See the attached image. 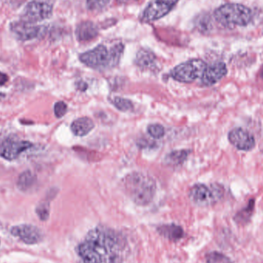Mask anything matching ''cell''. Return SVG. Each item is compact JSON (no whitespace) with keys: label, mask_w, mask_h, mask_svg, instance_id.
<instances>
[{"label":"cell","mask_w":263,"mask_h":263,"mask_svg":"<svg viewBox=\"0 0 263 263\" xmlns=\"http://www.w3.org/2000/svg\"><path fill=\"white\" fill-rule=\"evenodd\" d=\"M127 253L123 235L106 227L90 230L77 247L83 263H122Z\"/></svg>","instance_id":"1"},{"label":"cell","mask_w":263,"mask_h":263,"mask_svg":"<svg viewBox=\"0 0 263 263\" xmlns=\"http://www.w3.org/2000/svg\"><path fill=\"white\" fill-rule=\"evenodd\" d=\"M124 52V45L118 43L108 49L104 45H99L91 50L80 55L83 64L94 69H111L120 63Z\"/></svg>","instance_id":"2"},{"label":"cell","mask_w":263,"mask_h":263,"mask_svg":"<svg viewBox=\"0 0 263 263\" xmlns=\"http://www.w3.org/2000/svg\"><path fill=\"white\" fill-rule=\"evenodd\" d=\"M126 193L138 205H147L153 201L156 194V182L151 176L145 173L135 172L125 178Z\"/></svg>","instance_id":"3"},{"label":"cell","mask_w":263,"mask_h":263,"mask_svg":"<svg viewBox=\"0 0 263 263\" xmlns=\"http://www.w3.org/2000/svg\"><path fill=\"white\" fill-rule=\"evenodd\" d=\"M215 18L222 26H245L252 20V12L248 7L241 4L230 3L220 6L215 11Z\"/></svg>","instance_id":"4"},{"label":"cell","mask_w":263,"mask_h":263,"mask_svg":"<svg viewBox=\"0 0 263 263\" xmlns=\"http://www.w3.org/2000/svg\"><path fill=\"white\" fill-rule=\"evenodd\" d=\"M206 67L207 64L203 60L194 59L173 68L170 76L173 80L180 83H193L195 80L202 78Z\"/></svg>","instance_id":"5"},{"label":"cell","mask_w":263,"mask_h":263,"mask_svg":"<svg viewBox=\"0 0 263 263\" xmlns=\"http://www.w3.org/2000/svg\"><path fill=\"white\" fill-rule=\"evenodd\" d=\"M222 196V188L217 185L210 186L205 184L198 183L193 185L190 191V200L198 206L205 207L213 205Z\"/></svg>","instance_id":"6"},{"label":"cell","mask_w":263,"mask_h":263,"mask_svg":"<svg viewBox=\"0 0 263 263\" xmlns=\"http://www.w3.org/2000/svg\"><path fill=\"white\" fill-rule=\"evenodd\" d=\"M34 146L29 141L21 140L13 136H7L0 140V157L8 161L18 159L20 155Z\"/></svg>","instance_id":"7"},{"label":"cell","mask_w":263,"mask_h":263,"mask_svg":"<svg viewBox=\"0 0 263 263\" xmlns=\"http://www.w3.org/2000/svg\"><path fill=\"white\" fill-rule=\"evenodd\" d=\"M52 11L53 8L49 3L33 0L29 2L23 9L21 20L34 24L50 18L52 15Z\"/></svg>","instance_id":"8"},{"label":"cell","mask_w":263,"mask_h":263,"mask_svg":"<svg viewBox=\"0 0 263 263\" xmlns=\"http://www.w3.org/2000/svg\"><path fill=\"white\" fill-rule=\"evenodd\" d=\"M9 28L14 36L23 42L36 39L44 31L43 26H35L33 23H27L23 20L12 22Z\"/></svg>","instance_id":"9"},{"label":"cell","mask_w":263,"mask_h":263,"mask_svg":"<svg viewBox=\"0 0 263 263\" xmlns=\"http://www.w3.org/2000/svg\"><path fill=\"white\" fill-rule=\"evenodd\" d=\"M11 234L27 245H35L43 240V234L38 227L29 224L15 226L10 230Z\"/></svg>","instance_id":"10"},{"label":"cell","mask_w":263,"mask_h":263,"mask_svg":"<svg viewBox=\"0 0 263 263\" xmlns=\"http://www.w3.org/2000/svg\"><path fill=\"white\" fill-rule=\"evenodd\" d=\"M174 6L167 0H153L143 11L141 20L144 23H151L166 15Z\"/></svg>","instance_id":"11"},{"label":"cell","mask_w":263,"mask_h":263,"mask_svg":"<svg viewBox=\"0 0 263 263\" xmlns=\"http://www.w3.org/2000/svg\"><path fill=\"white\" fill-rule=\"evenodd\" d=\"M230 143L241 151H250L256 145L254 136L242 128H235L229 133Z\"/></svg>","instance_id":"12"},{"label":"cell","mask_w":263,"mask_h":263,"mask_svg":"<svg viewBox=\"0 0 263 263\" xmlns=\"http://www.w3.org/2000/svg\"><path fill=\"white\" fill-rule=\"evenodd\" d=\"M228 72L227 66L222 62H217L207 66L202 78L201 83L204 86H212L220 81Z\"/></svg>","instance_id":"13"},{"label":"cell","mask_w":263,"mask_h":263,"mask_svg":"<svg viewBox=\"0 0 263 263\" xmlns=\"http://www.w3.org/2000/svg\"><path fill=\"white\" fill-rule=\"evenodd\" d=\"M98 34V27L92 21L81 22L76 29V36L80 42L91 41L94 40Z\"/></svg>","instance_id":"14"},{"label":"cell","mask_w":263,"mask_h":263,"mask_svg":"<svg viewBox=\"0 0 263 263\" xmlns=\"http://www.w3.org/2000/svg\"><path fill=\"white\" fill-rule=\"evenodd\" d=\"M160 236L171 241H179L184 236V230L182 227L176 224H166L158 228Z\"/></svg>","instance_id":"15"},{"label":"cell","mask_w":263,"mask_h":263,"mask_svg":"<svg viewBox=\"0 0 263 263\" xmlns=\"http://www.w3.org/2000/svg\"><path fill=\"white\" fill-rule=\"evenodd\" d=\"M93 121L89 117H81L72 122L71 130L77 136H85L93 129Z\"/></svg>","instance_id":"16"},{"label":"cell","mask_w":263,"mask_h":263,"mask_svg":"<svg viewBox=\"0 0 263 263\" xmlns=\"http://www.w3.org/2000/svg\"><path fill=\"white\" fill-rule=\"evenodd\" d=\"M136 63L142 69H152L156 66V57L152 51L141 49L136 54Z\"/></svg>","instance_id":"17"},{"label":"cell","mask_w":263,"mask_h":263,"mask_svg":"<svg viewBox=\"0 0 263 263\" xmlns=\"http://www.w3.org/2000/svg\"><path fill=\"white\" fill-rule=\"evenodd\" d=\"M36 182V176L30 170H26L18 176L17 187L22 192H28L33 188Z\"/></svg>","instance_id":"18"},{"label":"cell","mask_w":263,"mask_h":263,"mask_svg":"<svg viewBox=\"0 0 263 263\" xmlns=\"http://www.w3.org/2000/svg\"><path fill=\"white\" fill-rule=\"evenodd\" d=\"M189 154H190V151L188 150H175L167 155L165 159V163L173 166L181 165L186 160Z\"/></svg>","instance_id":"19"},{"label":"cell","mask_w":263,"mask_h":263,"mask_svg":"<svg viewBox=\"0 0 263 263\" xmlns=\"http://www.w3.org/2000/svg\"><path fill=\"white\" fill-rule=\"evenodd\" d=\"M49 202L47 201H43L40 202L36 208H35V213H36L40 220L46 221L49 217Z\"/></svg>","instance_id":"20"},{"label":"cell","mask_w":263,"mask_h":263,"mask_svg":"<svg viewBox=\"0 0 263 263\" xmlns=\"http://www.w3.org/2000/svg\"><path fill=\"white\" fill-rule=\"evenodd\" d=\"M115 107L122 112H127L131 110L133 105L132 102L127 99L122 98V97H116L112 101Z\"/></svg>","instance_id":"21"},{"label":"cell","mask_w":263,"mask_h":263,"mask_svg":"<svg viewBox=\"0 0 263 263\" xmlns=\"http://www.w3.org/2000/svg\"><path fill=\"white\" fill-rule=\"evenodd\" d=\"M109 3V0H87L86 6L89 10L97 12L104 9Z\"/></svg>","instance_id":"22"},{"label":"cell","mask_w":263,"mask_h":263,"mask_svg":"<svg viewBox=\"0 0 263 263\" xmlns=\"http://www.w3.org/2000/svg\"><path fill=\"white\" fill-rule=\"evenodd\" d=\"M148 134L154 139H161L165 135V129L160 124H151L147 128Z\"/></svg>","instance_id":"23"},{"label":"cell","mask_w":263,"mask_h":263,"mask_svg":"<svg viewBox=\"0 0 263 263\" xmlns=\"http://www.w3.org/2000/svg\"><path fill=\"white\" fill-rule=\"evenodd\" d=\"M206 261L208 263H229V259L226 256L216 252L207 255Z\"/></svg>","instance_id":"24"},{"label":"cell","mask_w":263,"mask_h":263,"mask_svg":"<svg viewBox=\"0 0 263 263\" xmlns=\"http://www.w3.org/2000/svg\"><path fill=\"white\" fill-rule=\"evenodd\" d=\"M67 105L63 101L57 102L54 106V112L57 118H62L67 112Z\"/></svg>","instance_id":"25"},{"label":"cell","mask_w":263,"mask_h":263,"mask_svg":"<svg viewBox=\"0 0 263 263\" xmlns=\"http://www.w3.org/2000/svg\"><path fill=\"white\" fill-rule=\"evenodd\" d=\"M8 80H9L8 76L0 71V86L6 84Z\"/></svg>","instance_id":"26"},{"label":"cell","mask_w":263,"mask_h":263,"mask_svg":"<svg viewBox=\"0 0 263 263\" xmlns=\"http://www.w3.org/2000/svg\"><path fill=\"white\" fill-rule=\"evenodd\" d=\"M118 3H120V4H123V3H126L129 1V0H116Z\"/></svg>","instance_id":"27"},{"label":"cell","mask_w":263,"mask_h":263,"mask_svg":"<svg viewBox=\"0 0 263 263\" xmlns=\"http://www.w3.org/2000/svg\"><path fill=\"white\" fill-rule=\"evenodd\" d=\"M5 97V94L4 93H0V100L1 99H3Z\"/></svg>","instance_id":"28"},{"label":"cell","mask_w":263,"mask_h":263,"mask_svg":"<svg viewBox=\"0 0 263 263\" xmlns=\"http://www.w3.org/2000/svg\"><path fill=\"white\" fill-rule=\"evenodd\" d=\"M260 75H261V77H262V78H263V67H262V70H261Z\"/></svg>","instance_id":"29"}]
</instances>
